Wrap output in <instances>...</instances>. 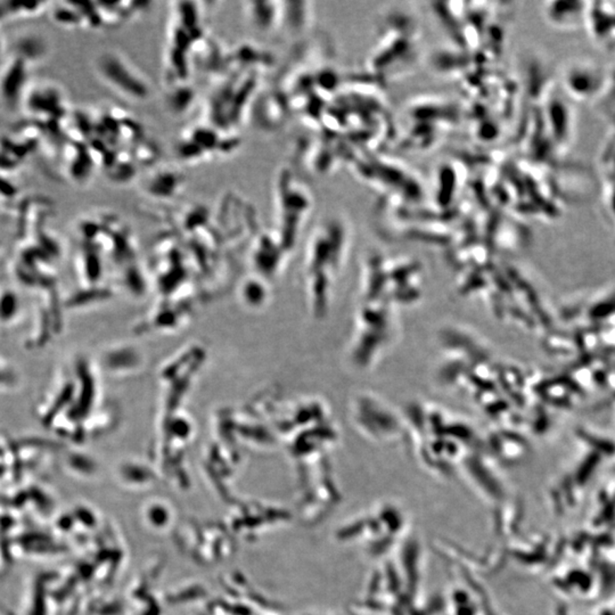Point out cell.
Segmentation results:
<instances>
[{
    "label": "cell",
    "mask_w": 615,
    "mask_h": 615,
    "mask_svg": "<svg viewBox=\"0 0 615 615\" xmlns=\"http://www.w3.org/2000/svg\"><path fill=\"white\" fill-rule=\"evenodd\" d=\"M97 72L106 85L122 96L134 100H146L150 85L129 62L115 52H105L97 59Z\"/></svg>",
    "instance_id": "1"
},
{
    "label": "cell",
    "mask_w": 615,
    "mask_h": 615,
    "mask_svg": "<svg viewBox=\"0 0 615 615\" xmlns=\"http://www.w3.org/2000/svg\"><path fill=\"white\" fill-rule=\"evenodd\" d=\"M601 72L589 63H574L566 69V86L568 93L585 98L594 95L601 86Z\"/></svg>",
    "instance_id": "2"
},
{
    "label": "cell",
    "mask_w": 615,
    "mask_h": 615,
    "mask_svg": "<svg viewBox=\"0 0 615 615\" xmlns=\"http://www.w3.org/2000/svg\"><path fill=\"white\" fill-rule=\"evenodd\" d=\"M585 3H551L548 4L545 14L553 25L561 28L578 27L586 15Z\"/></svg>",
    "instance_id": "3"
}]
</instances>
